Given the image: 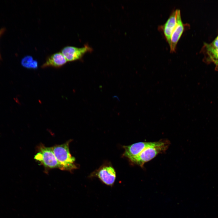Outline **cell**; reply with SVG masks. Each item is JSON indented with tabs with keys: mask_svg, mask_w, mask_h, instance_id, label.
I'll list each match as a JSON object with an SVG mask.
<instances>
[{
	"mask_svg": "<svg viewBox=\"0 0 218 218\" xmlns=\"http://www.w3.org/2000/svg\"><path fill=\"white\" fill-rule=\"evenodd\" d=\"M170 142L167 139L151 142L139 155L131 162L141 167L160 154L164 153L168 148Z\"/></svg>",
	"mask_w": 218,
	"mask_h": 218,
	"instance_id": "obj_1",
	"label": "cell"
},
{
	"mask_svg": "<svg viewBox=\"0 0 218 218\" xmlns=\"http://www.w3.org/2000/svg\"><path fill=\"white\" fill-rule=\"evenodd\" d=\"M71 140L52 147L53 152L59 162L63 166L64 170L71 171L77 168L75 164V159L70 154L69 144Z\"/></svg>",
	"mask_w": 218,
	"mask_h": 218,
	"instance_id": "obj_2",
	"label": "cell"
},
{
	"mask_svg": "<svg viewBox=\"0 0 218 218\" xmlns=\"http://www.w3.org/2000/svg\"><path fill=\"white\" fill-rule=\"evenodd\" d=\"M34 159L47 169L58 168L64 170L63 166L57 160L51 147H46L41 144L38 147V152Z\"/></svg>",
	"mask_w": 218,
	"mask_h": 218,
	"instance_id": "obj_3",
	"label": "cell"
},
{
	"mask_svg": "<svg viewBox=\"0 0 218 218\" xmlns=\"http://www.w3.org/2000/svg\"><path fill=\"white\" fill-rule=\"evenodd\" d=\"M91 175L97 177L104 184L110 186L114 184L116 177V173L114 169L109 165L101 167L93 172Z\"/></svg>",
	"mask_w": 218,
	"mask_h": 218,
	"instance_id": "obj_4",
	"label": "cell"
},
{
	"mask_svg": "<svg viewBox=\"0 0 218 218\" xmlns=\"http://www.w3.org/2000/svg\"><path fill=\"white\" fill-rule=\"evenodd\" d=\"M91 48L88 45L78 48L71 46H67L63 48L61 52L68 61H71L81 59L84 55Z\"/></svg>",
	"mask_w": 218,
	"mask_h": 218,
	"instance_id": "obj_5",
	"label": "cell"
},
{
	"mask_svg": "<svg viewBox=\"0 0 218 218\" xmlns=\"http://www.w3.org/2000/svg\"><path fill=\"white\" fill-rule=\"evenodd\" d=\"M188 24H184L182 21L180 11L178 13L176 24L172 32L170 38V51L173 52L176 51L177 43L183 32L187 27H189Z\"/></svg>",
	"mask_w": 218,
	"mask_h": 218,
	"instance_id": "obj_6",
	"label": "cell"
},
{
	"mask_svg": "<svg viewBox=\"0 0 218 218\" xmlns=\"http://www.w3.org/2000/svg\"><path fill=\"white\" fill-rule=\"evenodd\" d=\"M180 10L178 9L173 10L165 23L158 27V29L163 32L169 46L170 43L171 35L176 24L177 15Z\"/></svg>",
	"mask_w": 218,
	"mask_h": 218,
	"instance_id": "obj_7",
	"label": "cell"
},
{
	"mask_svg": "<svg viewBox=\"0 0 218 218\" xmlns=\"http://www.w3.org/2000/svg\"><path fill=\"white\" fill-rule=\"evenodd\" d=\"M151 143V142H139L130 145L124 146L125 151L123 155L131 161Z\"/></svg>",
	"mask_w": 218,
	"mask_h": 218,
	"instance_id": "obj_8",
	"label": "cell"
},
{
	"mask_svg": "<svg viewBox=\"0 0 218 218\" xmlns=\"http://www.w3.org/2000/svg\"><path fill=\"white\" fill-rule=\"evenodd\" d=\"M67 61L61 52H58L49 56L45 62L42 65V67L45 68L52 67L59 68L64 65Z\"/></svg>",
	"mask_w": 218,
	"mask_h": 218,
	"instance_id": "obj_9",
	"label": "cell"
},
{
	"mask_svg": "<svg viewBox=\"0 0 218 218\" xmlns=\"http://www.w3.org/2000/svg\"><path fill=\"white\" fill-rule=\"evenodd\" d=\"M206 52L211 61L218 60V47H215L212 45L205 43L204 45Z\"/></svg>",
	"mask_w": 218,
	"mask_h": 218,
	"instance_id": "obj_10",
	"label": "cell"
},
{
	"mask_svg": "<svg viewBox=\"0 0 218 218\" xmlns=\"http://www.w3.org/2000/svg\"><path fill=\"white\" fill-rule=\"evenodd\" d=\"M33 61L32 57L30 56H26L22 59L21 64L24 67L27 68H30Z\"/></svg>",
	"mask_w": 218,
	"mask_h": 218,
	"instance_id": "obj_11",
	"label": "cell"
},
{
	"mask_svg": "<svg viewBox=\"0 0 218 218\" xmlns=\"http://www.w3.org/2000/svg\"><path fill=\"white\" fill-rule=\"evenodd\" d=\"M211 44L215 47H218V35Z\"/></svg>",
	"mask_w": 218,
	"mask_h": 218,
	"instance_id": "obj_12",
	"label": "cell"
},
{
	"mask_svg": "<svg viewBox=\"0 0 218 218\" xmlns=\"http://www.w3.org/2000/svg\"><path fill=\"white\" fill-rule=\"evenodd\" d=\"M5 31V29L4 28H2L0 30V37L4 33Z\"/></svg>",
	"mask_w": 218,
	"mask_h": 218,
	"instance_id": "obj_13",
	"label": "cell"
},
{
	"mask_svg": "<svg viewBox=\"0 0 218 218\" xmlns=\"http://www.w3.org/2000/svg\"><path fill=\"white\" fill-rule=\"evenodd\" d=\"M216 64V67L218 68V60H214L213 61Z\"/></svg>",
	"mask_w": 218,
	"mask_h": 218,
	"instance_id": "obj_14",
	"label": "cell"
},
{
	"mask_svg": "<svg viewBox=\"0 0 218 218\" xmlns=\"http://www.w3.org/2000/svg\"><path fill=\"white\" fill-rule=\"evenodd\" d=\"M0 58H1V55H0Z\"/></svg>",
	"mask_w": 218,
	"mask_h": 218,
	"instance_id": "obj_15",
	"label": "cell"
}]
</instances>
